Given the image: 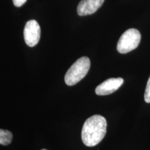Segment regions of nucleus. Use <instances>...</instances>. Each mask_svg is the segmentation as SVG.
<instances>
[{"label": "nucleus", "instance_id": "9", "mask_svg": "<svg viewBox=\"0 0 150 150\" xmlns=\"http://www.w3.org/2000/svg\"><path fill=\"white\" fill-rule=\"evenodd\" d=\"M27 1V0H13V4L17 7H20Z\"/></svg>", "mask_w": 150, "mask_h": 150}, {"label": "nucleus", "instance_id": "8", "mask_svg": "<svg viewBox=\"0 0 150 150\" xmlns=\"http://www.w3.org/2000/svg\"><path fill=\"white\" fill-rule=\"evenodd\" d=\"M144 99L146 103H150V76L147 81V86H146Z\"/></svg>", "mask_w": 150, "mask_h": 150}, {"label": "nucleus", "instance_id": "5", "mask_svg": "<svg viewBox=\"0 0 150 150\" xmlns=\"http://www.w3.org/2000/svg\"><path fill=\"white\" fill-rule=\"evenodd\" d=\"M123 83L124 79L121 77L108 79L97 86L95 93L99 96L110 95L119 89Z\"/></svg>", "mask_w": 150, "mask_h": 150}, {"label": "nucleus", "instance_id": "1", "mask_svg": "<svg viewBox=\"0 0 150 150\" xmlns=\"http://www.w3.org/2000/svg\"><path fill=\"white\" fill-rule=\"evenodd\" d=\"M107 122L102 115H95L86 120L81 131V139L87 147H94L100 142L106 134Z\"/></svg>", "mask_w": 150, "mask_h": 150}, {"label": "nucleus", "instance_id": "10", "mask_svg": "<svg viewBox=\"0 0 150 150\" xmlns=\"http://www.w3.org/2000/svg\"><path fill=\"white\" fill-rule=\"evenodd\" d=\"M41 150H47V149H41Z\"/></svg>", "mask_w": 150, "mask_h": 150}, {"label": "nucleus", "instance_id": "6", "mask_svg": "<svg viewBox=\"0 0 150 150\" xmlns=\"http://www.w3.org/2000/svg\"><path fill=\"white\" fill-rule=\"evenodd\" d=\"M104 2V0H81L77 6V13L79 16L95 13Z\"/></svg>", "mask_w": 150, "mask_h": 150}, {"label": "nucleus", "instance_id": "3", "mask_svg": "<svg viewBox=\"0 0 150 150\" xmlns=\"http://www.w3.org/2000/svg\"><path fill=\"white\" fill-rule=\"evenodd\" d=\"M141 40V34L136 29L127 30L120 38L117 50L120 54H127L138 47Z\"/></svg>", "mask_w": 150, "mask_h": 150}, {"label": "nucleus", "instance_id": "7", "mask_svg": "<svg viewBox=\"0 0 150 150\" xmlns=\"http://www.w3.org/2000/svg\"><path fill=\"white\" fill-rule=\"evenodd\" d=\"M13 140V134L11 131L0 129V145H8Z\"/></svg>", "mask_w": 150, "mask_h": 150}, {"label": "nucleus", "instance_id": "4", "mask_svg": "<svg viewBox=\"0 0 150 150\" xmlns=\"http://www.w3.org/2000/svg\"><path fill=\"white\" fill-rule=\"evenodd\" d=\"M24 38L26 44L31 47L38 43L40 38V27L37 21L31 20L26 23L24 29Z\"/></svg>", "mask_w": 150, "mask_h": 150}, {"label": "nucleus", "instance_id": "2", "mask_svg": "<svg viewBox=\"0 0 150 150\" xmlns=\"http://www.w3.org/2000/svg\"><path fill=\"white\" fill-rule=\"evenodd\" d=\"M91 67V61L86 56L75 61L65 75V82L67 86H74L85 77Z\"/></svg>", "mask_w": 150, "mask_h": 150}]
</instances>
